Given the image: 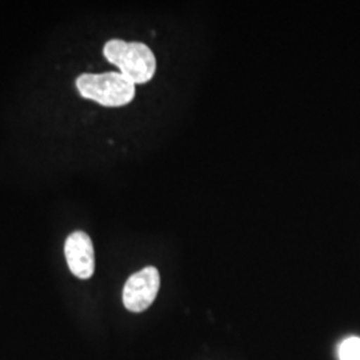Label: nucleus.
<instances>
[{
    "label": "nucleus",
    "mask_w": 360,
    "mask_h": 360,
    "mask_svg": "<svg viewBox=\"0 0 360 360\" xmlns=\"http://www.w3.org/2000/svg\"><path fill=\"white\" fill-rule=\"evenodd\" d=\"M65 255L70 271L79 279H90L95 272V250L89 233L74 231L65 240Z\"/></svg>",
    "instance_id": "nucleus-4"
},
{
    "label": "nucleus",
    "mask_w": 360,
    "mask_h": 360,
    "mask_svg": "<svg viewBox=\"0 0 360 360\" xmlns=\"http://www.w3.org/2000/svg\"><path fill=\"white\" fill-rule=\"evenodd\" d=\"M340 360H360V338L351 336L339 347Z\"/></svg>",
    "instance_id": "nucleus-5"
},
{
    "label": "nucleus",
    "mask_w": 360,
    "mask_h": 360,
    "mask_svg": "<svg viewBox=\"0 0 360 360\" xmlns=\"http://www.w3.org/2000/svg\"><path fill=\"white\" fill-rule=\"evenodd\" d=\"M75 84L82 98L103 107L127 105L136 95V86L119 71L83 74L77 77Z\"/></svg>",
    "instance_id": "nucleus-2"
},
{
    "label": "nucleus",
    "mask_w": 360,
    "mask_h": 360,
    "mask_svg": "<svg viewBox=\"0 0 360 360\" xmlns=\"http://www.w3.org/2000/svg\"><path fill=\"white\" fill-rule=\"evenodd\" d=\"M160 288V274L153 266L131 275L123 288V304L131 312H143L154 303Z\"/></svg>",
    "instance_id": "nucleus-3"
},
{
    "label": "nucleus",
    "mask_w": 360,
    "mask_h": 360,
    "mask_svg": "<svg viewBox=\"0 0 360 360\" xmlns=\"http://www.w3.org/2000/svg\"><path fill=\"white\" fill-rule=\"evenodd\" d=\"M104 58L119 68V72L135 86L153 80L156 72V58L153 50L141 41L110 39L103 47Z\"/></svg>",
    "instance_id": "nucleus-1"
}]
</instances>
